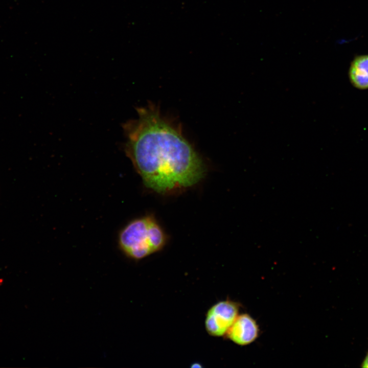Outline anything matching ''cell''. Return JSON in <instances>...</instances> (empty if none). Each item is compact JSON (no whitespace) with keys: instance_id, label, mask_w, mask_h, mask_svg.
Returning a JSON list of instances; mask_svg holds the SVG:
<instances>
[{"instance_id":"1","label":"cell","mask_w":368,"mask_h":368,"mask_svg":"<svg viewBox=\"0 0 368 368\" xmlns=\"http://www.w3.org/2000/svg\"><path fill=\"white\" fill-rule=\"evenodd\" d=\"M123 125L124 150L145 186L165 194L192 187L204 177L205 165L180 131L151 104Z\"/></svg>"},{"instance_id":"2","label":"cell","mask_w":368,"mask_h":368,"mask_svg":"<svg viewBox=\"0 0 368 368\" xmlns=\"http://www.w3.org/2000/svg\"><path fill=\"white\" fill-rule=\"evenodd\" d=\"M166 234L155 217L147 215L128 223L120 232L119 244L129 258L140 260L163 248Z\"/></svg>"},{"instance_id":"3","label":"cell","mask_w":368,"mask_h":368,"mask_svg":"<svg viewBox=\"0 0 368 368\" xmlns=\"http://www.w3.org/2000/svg\"><path fill=\"white\" fill-rule=\"evenodd\" d=\"M238 306L229 300L222 301L212 306L208 311L205 328L208 334L221 337L226 334L238 316Z\"/></svg>"},{"instance_id":"4","label":"cell","mask_w":368,"mask_h":368,"mask_svg":"<svg viewBox=\"0 0 368 368\" xmlns=\"http://www.w3.org/2000/svg\"><path fill=\"white\" fill-rule=\"evenodd\" d=\"M258 327L255 320L246 314L238 315L226 335L234 343L244 346L253 342L258 335Z\"/></svg>"},{"instance_id":"5","label":"cell","mask_w":368,"mask_h":368,"mask_svg":"<svg viewBox=\"0 0 368 368\" xmlns=\"http://www.w3.org/2000/svg\"><path fill=\"white\" fill-rule=\"evenodd\" d=\"M351 84L359 89H368V55L355 57L349 71Z\"/></svg>"},{"instance_id":"6","label":"cell","mask_w":368,"mask_h":368,"mask_svg":"<svg viewBox=\"0 0 368 368\" xmlns=\"http://www.w3.org/2000/svg\"><path fill=\"white\" fill-rule=\"evenodd\" d=\"M361 366L362 367H368V352L366 355L363 362L362 363Z\"/></svg>"}]
</instances>
